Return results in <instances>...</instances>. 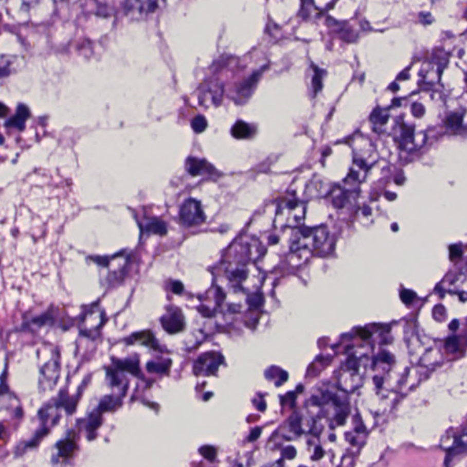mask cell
I'll return each mask as SVG.
<instances>
[{"label": "cell", "instance_id": "13", "mask_svg": "<svg viewBox=\"0 0 467 467\" xmlns=\"http://www.w3.org/2000/svg\"><path fill=\"white\" fill-rule=\"evenodd\" d=\"M101 321H102V314L101 312L99 310H93L83 319L84 329H82V330H84L85 331L95 330L94 328L101 326Z\"/></svg>", "mask_w": 467, "mask_h": 467}, {"label": "cell", "instance_id": "1", "mask_svg": "<svg viewBox=\"0 0 467 467\" xmlns=\"http://www.w3.org/2000/svg\"><path fill=\"white\" fill-rule=\"evenodd\" d=\"M350 146L353 149L354 161L350 176L353 181L360 183L365 178L371 165L378 160V154L371 141L361 134L355 135Z\"/></svg>", "mask_w": 467, "mask_h": 467}, {"label": "cell", "instance_id": "24", "mask_svg": "<svg viewBox=\"0 0 467 467\" xmlns=\"http://www.w3.org/2000/svg\"><path fill=\"white\" fill-rule=\"evenodd\" d=\"M284 455L286 456V458L289 459H291L293 458L295 455H296V450H295L293 447H288L285 450H284Z\"/></svg>", "mask_w": 467, "mask_h": 467}, {"label": "cell", "instance_id": "22", "mask_svg": "<svg viewBox=\"0 0 467 467\" xmlns=\"http://www.w3.org/2000/svg\"><path fill=\"white\" fill-rule=\"evenodd\" d=\"M315 70H316V75H315L314 78H313V86H314V89L317 91V89H320L321 88V70L317 69L316 67H313Z\"/></svg>", "mask_w": 467, "mask_h": 467}, {"label": "cell", "instance_id": "17", "mask_svg": "<svg viewBox=\"0 0 467 467\" xmlns=\"http://www.w3.org/2000/svg\"><path fill=\"white\" fill-rule=\"evenodd\" d=\"M145 230L147 232L152 233H156L163 236L166 233V226H165L164 222L157 220V219H151L146 223L145 225Z\"/></svg>", "mask_w": 467, "mask_h": 467}, {"label": "cell", "instance_id": "9", "mask_svg": "<svg viewBox=\"0 0 467 467\" xmlns=\"http://www.w3.org/2000/svg\"><path fill=\"white\" fill-rule=\"evenodd\" d=\"M397 117L390 110L377 108L371 113V122L372 129L378 133H391L394 129Z\"/></svg>", "mask_w": 467, "mask_h": 467}, {"label": "cell", "instance_id": "28", "mask_svg": "<svg viewBox=\"0 0 467 467\" xmlns=\"http://www.w3.org/2000/svg\"><path fill=\"white\" fill-rule=\"evenodd\" d=\"M316 453H317V455L315 456V459H318V458H320L323 455L322 450H321L319 447H318V448L316 449Z\"/></svg>", "mask_w": 467, "mask_h": 467}, {"label": "cell", "instance_id": "15", "mask_svg": "<svg viewBox=\"0 0 467 467\" xmlns=\"http://www.w3.org/2000/svg\"><path fill=\"white\" fill-rule=\"evenodd\" d=\"M231 133L233 137L237 139H244L249 137L251 134V129L249 125L244 121H238L233 124L231 130Z\"/></svg>", "mask_w": 467, "mask_h": 467}, {"label": "cell", "instance_id": "12", "mask_svg": "<svg viewBox=\"0 0 467 467\" xmlns=\"http://www.w3.org/2000/svg\"><path fill=\"white\" fill-rule=\"evenodd\" d=\"M56 447L59 456L61 458L66 459V458H69L73 456V453L76 448V443L73 439V437H68V438L61 440V442L57 443Z\"/></svg>", "mask_w": 467, "mask_h": 467}, {"label": "cell", "instance_id": "27", "mask_svg": "<svg viewBox=\"0 0 467 467\" xmlns=\"http://www.w3.org/2000/svg\"><path fill=\"white\" fill-rule=\"evenodd\" d=\"M449 327H450V330H457V328H458V327H459V322H458V321H457V320H455V321H453V322H452L451 324H450V326H449Z\"/></svg>", "mask_w": 467, "mask_h": 467}, {"label": "cell", "instance_id": "2", "mask_svg": "<svg viewBox=\"0 0 467 467\" xmlns=\"http://www.w3.org/2000/svg\"><path fill=\"white\" fill-rule=\"evenodd\" d=\"M306 214V204L295 198H286L278 203L274 225L277 228L303 226Z\"/></svg>", "mask_w": 467, "mask_h": 467}, {"label": "cell", "instance_id": "4", "mask_svg": "<svg viewBox=\"0 0 467 467\" xmlns=\"http://www.w3.org/2000/svg\"><path fill=\"white\" fill-rule=\"evenodd\" d=\"M391 133H393L395 140L400 147L406 151L419 149L426 141L425 132L416 129L415 126L407 124L399 120L398 117L394 129Z\"/></svg>", "mask_w": 467, "mask_h": 467}, {"label": "cell", "instance_id": "18", "mask_svg": "<svg viewBox=\"0 0 467 467\" xmlns=\"http://www.w3.org/2000/svg\"><path fill=\"white\" fill-rule=\"evenodd\" d=\"M205 166H206L205 161L196 159V158H191L186 163V169L192 175H197L199 173H201L202 171L205 168Z\"/></svg>", "mask_w": 467, "mask_h": 467}, {"label": "cell", "instance_id": "8", "mask_svg": "<svg viewBox=\"0 0 467 467\" xmlns=\"http://www.w3.org/2000/svg\"><path fill=\"white\" fill-rule=\"evenodd\" d=\"M181 221L186 226H197L206 219V214L201 204L196 200L189 199L184 203L180 209Z\"/></svg>", "mask_w": 467, "mask_h": 467}, {"label": "cell", "instance_id": "14", "mask_svg": "<svg viewBox=\"0 0 467 467\" xmlns=\"http://www.w3.org/2000/svg\"><path fill=\"white\" fill-rule=\"evenodd\" d=\"M161 323L165 330L170 333H175L183 328V322L178 314H173L169 318H164Z\"/></svg>", "mask_w": 467, "mask_h": 467}, {"label": "cell", "instance_id": "10", "mask_svg": "<svg viewBox=\"0 0 467 467\" xmlns=\"http://www.w3.org/2000/svg\"><path fill=\"white\" fill-rule=\"evenodd\" d=\"M22 59L14 55H0V80L11 76L22 67Z\"/></svg>", "mask_w": 467, "mask_h": 467}, {"label": "cell", "instance_id": "25", "mask_svg": "<svg viewBox=\"0 0 467 467\" xmlns=\"http://www.w3.org/2000/svg\"><path fill=\"white\" fill-rule=\"evenodd\" d=\"M183 289H184V286H183L182 283H180V282H174L173 283V290L174 293H181Z\"/></svg>", "mask_w": 467, "mask_h": 467}, {"label": "cell", "instance_id": "5", "mask_svg": "<svg viewBox=\"0 0 467 467\" xmlns=\"http://www.w3.org/2000/svg\"><path fill=\"white\" fill-rule=\"evenodd\" d=\"M230 279L239 286H256L261 278V272L250 263H238L230 267Z\"/></svg>", "mask_w": 467, "mask_h": 467}, {"label": "cell", "instance_id": "23", "mask_svg": "<svg viewBox=\"0 0 467 467\" xmlns=\"http://www.w3.org/2000/svg\"><path fill=\"white\" fill-rule=\"evenodd\" d=\"M420 19L423 24H430L432 23L431 21H433V17L429 13H421Z\"/></svg>", "mask_w": 467, "mask_h": 467}, {"label": "cell", "instance_id": "7", "mask_svg": "<svg viewBox=\"0 0 467 467\" xmlns=\"http://www.w3.org/2000/svg\"><path fill=\"white\" fill-rule=\"evenodd\" d=\"M60 372H61V358L58 355L57 357L46 363L44 367L41 369L40 384H39L41 391H45L47 390H50L56 386L58 379L60 377Z\"/></svg>", "mask_w": 467, "mask_h": 467}, {"label": "cell", "instance_id": "29", "mask_svg": "<svg viewBox=\"0 0 467 467\" xmlns=\"http://www.w3.org/2000/svg\"><path fill=\"white\" fill-rule=\"evenodd\" d=\"M387 357H388V354L384 353V358H387ZM382 361H383V362H384V363H387V362H388V358H387V360L386 358H383V360H382ZM388 363H389V362H388Z\"/></svg>", "mask_w": 467, "mask_h": 467}, {"label": "cell", "instance_id": "21", "mask_svg": "<svg viewBox=\"0 0 467 467\" xmlns=\"http://www.w3.org/2000/svg\"><path fill=\"white\" fill-rule=\"evenodd\" d=\"M415 297V293L412 291H409V290H403V292L401 293V298L405 304L411 303Z\"/></svg>", "mask_w": 467, "mask_h": 467}, {"label": "cell", "instance_id": "20", "mask_svg": "<svg viewBox=\"0 0 467 467\" xmlns=\"http://www.w3.org/2000/svg\"><path fill=\"white\" fill-rule=\"evenodd\" d=\"M446 348L448 350L454 351V352L458 350V348H459L458 338H456V337H452V338H448L446 342Z\"/></svg>", "mask_w": 467, "mask_h": 467}, {"label": "cell", "instance_id": "26", "mask_svg": "<svg viewBox=\"0 0 467 467\" xmlns=\"http://www.w3.org/2000/svg\"><path fill=\"white\" fill-rule=\"evenodd\" d=\"M6 431L7 430H6V427H5L4 424L0 423V442L6 438V435H7Z\"/></svg>", "mask_w": 467, "mask_h": 467}, {"label": "cell", "instance_id": "3", "mask_svg": "<svg viewBox=\"0 0 467 467\" xmlns=\"http://www.w3.org/2000/svg\"><path fill=\"white\" fill-rule=\"evenodd\" d=\"M329 237V230L325 226L317 227H296L290 238V249H316L326 241Z\"/></svg>", "mask_w": 467, "mask_h": 467}, {"label": "cell", "instance_id": "19", "mask_svg": "<svg viewBox=\"0 0 467 467\" xmlns=\"http://www.w3.org/2000/svg\"><path fill=\"white\" fill-rule=\"evenodd\" d=\"M192 128L195 133H202L206 129L207 127V121L206 118L202 115L194 117L192 121Z\"/></svg>", "mask_w": 467, "mask_h": 467}, {"label": "cell", "instance_id": "6", "mask_svg": "<svg viewBox=\"0 0 467 467\" xmlns=\"http://www.w3.org/2000/svg\"><path fill=\"white\" fill-rule=\"evenodd\" d=\"M165 0H126L125 12L135 19H141L157 12L165 6Z\"/></svg>", "mask_w": 467, "mask_h": 467}, {"label": "cell", "instance_id": "16", "mask_svg": "<svg viewBox=\"0 0 467 467\" xmlns=\"http://www.w3.org/2000/svg\"><path fill=\"white\" fill-rule=\"evenodd\" d=\"M222 95H223V88H222L221 85H212L207 89L205 98H208L206 100H208L210 103L218 105L221 102Z\"/></svg>", "mask_w": 467, "mask_h": 467}, {"label": "cell", "instance_id": "11", "mask_svg": "<svg viewBox=\"0 0 467 467\" xmlns=\"http://www.w3.org/2000/svg\"><path fill=\"white\" fill-rule=\"evenodd\" d=\"M331 185L322 177L313 178L307 187L305 196L309 198L323 197L330 193Z\"/></svg>", "mask_w": 467, "mask_h": 467}]
</instances>
